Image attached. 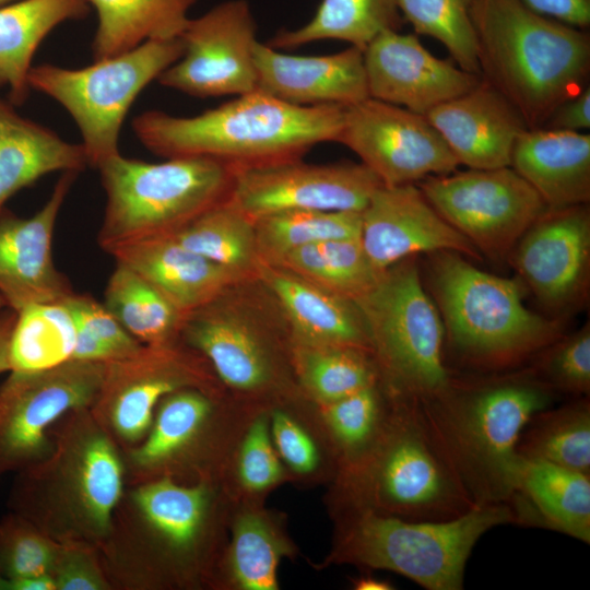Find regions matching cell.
Wrapping results in <instances>:
<instances>
[{"label":"cell","mask_w":590,"mask_h":590,"mask_svg":"<svg viewBox=\"0 0 590 590\" xmlns=\"http://www.w3.org/2000/svg\"><path fill=\"white\" fill-rule=\"evenodd\" d=\"M508 504L516 524L548 529L590 543V474L521 458Z\"/></svg>","instance_id":"83f0119b"},{"label":"cell","mask_w":590,"mask_h":590,"mask_svg":"<svg viewBox=\"0 0 590 590\" xmlns=\"http://www.w3.org/2000/svg\"><path fill=\"white\" fill-rule=\"evenodd\" d=\"M96 169L106 196L97 243L107 253L125 244L173 235L228 199L234 173L210 157L149 163L121 153Z\"/></svg>","instance_id":"52a82bcc"},{"label":"cell","mask_w":590,"mask_h":590,"mask_svg":"<svg viewBox=\"0 0 590 590\" xmlns=\"http://www.w3.org/2000/svg\"><path fill=\"white\" fill-rule=\"evenodd\" d=\"M471 19L482 80L529 128H540L589 84L590 34L534 12L520 0H473Z\"/></svg>","instance_id":"5b68a950"},{"label":"cell","mask_w":590,"mask_h":590,"mask_svg":"<svg viewBox=\"0 0 590 590\" xmlns=\"http://www.w3.org/2000/svg\"><path fill=\"white\" fill-rule=\"evenodd\" d=\"M88 0H15L0 7V90L16 106L28 97L34 55L48 34L87 16Z\"/></svg>","instance_id":"4dcf8cb0"},{"label":"cell","mask_w":590,"mask_h":590,"mask_svg":"<svg viewBox=\"0 0 590 590\" xmlns=\"http://www.w3.org/2000/svg\"><path fill=\"white\" fill-rule=\"evenodd\" d=\"M180 37L145 42L83 68L33 66L30 88L59 103L81 133L88 166L97 168L120 153L123 120L139 94L180 59Z\"/></svg>","instance_id":"8fae6325"},{"label":"cell","mask_w":590,"mask_h":590,"mask_svg":"<svg viewBox=\"0 0 590 590\" xmlns=\"http://www.w3.org/2000/svg\"><path fill=\"white\" fill-rule=\"evenodd\" d=\"M76 327L72 361L108 363L138 351L135 340L107 309L87 294L74 291L62 299Z\"/></svg>","instance_id":"ee69618b"},{"label":"cell","mask_w":590,"mask_h":590,"mask_svg":"<svg viewBox=\"0 0 590 590\" xmlns=\"http://www.w3.org/2000/svg\"><path fill=\"white\" fill-rule=\"evenodd\" d=\"M219 411L210 389L187 387L164 397L143 440L121 450L127 486L163 477L216 482L224 446Z\"/></svg>","instance_id":"5bb4252c"},{"label":"cell","mask_w":590,"mask_h":590,"mask_svg":"<svg viewBox=\"0 0 590 590\" xmlns=\"http://www.w3.org/2000/svg\"><path fill=\"white\" fill-rule=\"evenodd\" d=\"M187 387L210 389L201 354L177 342L142 345L134 353L105 364L103 381L90 410L120 449L126 450L146 436L160 401Z\"/></svg>","instance_id":"9a60e30c"},{"label":"cell","mask_w":590,"mask_h":590,"mask_svg":"<svg viewBox=\"0 0 590 590\" xmlns=\"http://www.w3.org/2000/svg\"><path fill=\"white\" fill-rule=\"evenodd\" d=\"M0 590H7V581L0 574Z\"/></svg>","instance_id":"9f6ffc18"},{"label":"cell","mask_w":590,"mask_h":590,"mask_svg":"<svg viewBox=\"0 0 590 590\" xmlns=\"http://www.w3.org/2000/svg\"><path fill=\"white\" fill-rule=\"evenodd\" d=\"M267 263L282 267L351 300L367 292L382 273L369 261L361 238L307 245Z\"/></svg>","instance_id":"8d00e7d4"},{"label":"cell","mask_w":590,"mask_h":590,"mask_svg":"<svg viewBox=\"0 0 590 590\" xmlns=\"http://www.w3.org/2000/svg\"><path fill=\"white\" fill-rule=\"evenodd\" d=\"M49 434V453L15 472L8 508L56 542L98 547L127 487L122 451L90 408L66 413Z\"/></svg>","instance_id":"7a4b0ae2"},{"label":"cell","mask_w":590,"mask_h":590,"mask_svg":"<svg viewBox=\"0 0 590 590\" xmlns=\"http://www.w3.org/2000/svg\"><path fill=\"white\" fill-rule=\"evenodd\" d=\"M13 1H15V0H0V7L4 5L7 3L13 2Z\"/></svg>","instance_id":"680465c9"},{"label":"cell","mask_w":590,"mask_h":590,"mask_svg":"<svg viewBox=\"0 0 590 590\" xmlns=\"http://www.w3.org/2000/svg\"><path fill=\"white\" fill-rule=\"evenodd\" d=\"M58 542L10 511L0 519V574L5 581L49 574Z\"/></svg>","instance_id":"f6af8a7d"},{"label":"cell","mask_w":590,"mask_h":590,"mask_svg":"<svg viewBox=\"0 0 590 590\" xmlns=\"http://www.w3.org/2000/svg\"><path fill=\"white\" fill-rule=\"evenodd\" d=\"M547 208L590 201V134L528 128L517 139L510 165Z\"/></svg>","instance_id":"484cf974"},{"label":"cell","mask_w":590,"mask_h":590,"mask_svg":"<svg viewBox=\"0 0 590 590\" xmlns=\"http://www.w3.org/2000/svg\"><path fill=\"white\" fill-rule=\"evenodd\" d=\"M381 180L359 163L300 158L235 168L228 202L251 221L290 211L363 212Z\"/></svg>","instance_id":"2e32d148"},{"label":"cell","mask_w":590,"mask_h":590,"mask_svg":"<svg viewBox=\"0 0 590 590\" xmlns=\"http://www.w3.org/2000/svg\"><path fill=\"white\" fill-rule=\"evenodd\" d=\"M508 259L544 306L562 310L576 305L589 285V204L547 208Z\"/></svg>","instance_id":"d6986e66"},{"label":"cell","mask_w":590,"mask_h":590,"mask_svg":"<svg viewBox=\"0 0 590 590\" xmlns=\"http://www.w3.org/2000/svg\"><path fill=\"white\" fill-rule=\"evenodd\" d=\"M555 391L531 369L461 384L450 378L418 401L439 447L475 505L507 503L516 488L519 436Z\"/></svg>","instance_id":"277c9868"},{"label":"cell","mask_w":590,"mask_h":590,"mask_svg":"<svg viewBox=\"0 0 590 590\" xmlns=\"http://www.w3.org/2000/svg\"><path fill=\"white\" fill-rule=\"evenodd\" d=\"M344 106H297L259 90L196 116L146 110L132 131L155 155L202 156L235 168L300 158L322 142H337Z\"/></svg>","instance_id":"3957f363"},{"label":"cell","mask_w":590,"mask_h":590,"mask_svg":"<svg viewBox=\"0 0 590 590\" xmlns=\"http://www.w3.org/2000/svg\"><path fill=\"white\" fill-rule=\"evenodd\" d=\"M364 350L296 343L295 365L304 388L328 404L377 384V366Z\"/></svg>","instance_id":"60d3db41"},{"label":"cell","mask_w":590,"mask_h":590,"mask_svg":"<svg viewBox=\"0 0 590 590\" xmlns=\"http://www.w3.org/2000/svg\"><path fill=\"white\" fill-rule=\"evenodd\" d=\"M256 21L246 0L221 2L189 19L179 36L184 54L157 82L200 98L256 91Z\"/></svg>","instance_id":"ac0fdd59"},{"label":"cell","mask_w":590,"mask_h":590,"mask_svg":"<svg viewBox=\"0 0 590 590\" xmlns=\"http://www.w3.org/2000/svg\"><path fill=\"white\" fill-rule=\"evenodd\" d=\"M197 0H88L97 14L93 60L109 58L154 39L179 37Z\"/></svg>","instance_id":"1f68e13d"},{"label":"cell","mask_w":590,"mask_h":590,"mask_svg":"<svg viewBox=\"0 0 590 590\" xmlns=\"http://www.w3.org/2000/svg\"><path fill=\"white\" fill-rule=\"evenodd\" d=\"M5 307H7V304H5L4 299H3V297L0 295V310L5 308Z\"/></svg>","instance_id":"6f0895ef"},{"label":"cell","mask_w":590,"mask_h":590,"mask_svg":"<svg viewBox=\"0 0 590 590\" xmlns=\"http://www.w3.org/2000/svg\"><path fill=\"white\" fill-rule=\"evenodd\" d=\"M214 482L168 477L127 486L97 547L113 590L198 588L213 578L219 535Z\"/></svg>","instance_id":"6da1fadb"},{"label":"cell","mask_w":590,"mask_h":590,"mask_svg":"<svg viewBox=\"0 0 590 590\" xmlns=\"http://www.w3.org/2000/svg\"><path fill=\"white\" fill-rule=\"evenodd\" d=\"M105 364L69 361L39 371H10L0 385V479L49 453L50 428L66 413L93 404Z\"/></svg>","instance_id":"4fadbf2b"},{"label":"cell","mask_w":590,"mask_h":590,"mask_svg":"<svg viewBox=\"0 0 590 590\" xmlns=\"http://www.w3.org/2000/svg\"><path fill=\"white\" fill-rule=\"evenodd\" d=\"M186 248L241 274L259 257L255 223L228 200L172 235Z\"/></svg>","instance_id":"f35d334b"},{"label":"cell","mask_w":590,"mask_h":590,"mask_svg":"<svg viewBox=\"0 0 590 590\" xmlns=\"http://www.w3.org/2000/svg\"><path fill=\"white\" fill-rule=\"evenodd\" d=\"M260 269L290 320L296 343L371 352L365 323L353 300L282 267L266 262Z\"/></svg>","instance_id":"4316f807"},{"label":"cell","mask_w":590,"mask_h":590,"mask_svg":"<svg viewBox=\"0 0 590 590\" xmlns=\"http://www.w3.org/2000/svg\"><path fill=\"white\" fill-rule=\"evenodd\" d=\"M7 590H56V586L49 574H42L8 581Z\"/></svg>","instance_id":"db71d44e"},{"label":"cell","mask_w":590,"mask_h":590,"mask_svg":"<svg viewBox=\"0 0 590 590\" xmlns=\"http://www.w3.org/2000/svg\"><path fill=\"white\" fill-rule=\"evenodd\" d=\"M356 590H392L393 585L387 580L378 579L370 575L359 576L353 580Z\"/></svg>","instance_id":"11a10c76"},{"label":"cell","mask_w":590,"mask_h":590,"mask_svg":"<svg viewBox=\"0 0 590 590\" xmlns=\"http://www.w3.org/2000/svg\"><path fill=\"white\" fill-rule=\"evenodd\" d=\"M541 355L534 374L554 391L577 398L589 397L590 392V327L555 340Z\"/></svg>","instance_id":"bcb514c9"},{"label":"cell","mask_w":590,"mask_h":590,"mask_svg":"<svg viewBox=\"0 0 590 590\" xmlns=\"http://www.w3.org/2000/svg\"><path fill=\"white\" fill-rule=\"evenodd\" d=\"M425 117L439 132L459 165L487 169L510 165L517 139L529 127L516 107L481 79Z\"/></svg>","instance_id":"603a6c76"},{"label":"cell","mask_w":590,"mask_h":590,"mask_svg":"<svg viewBox=\"0 0 590 590\" xmlns=\"http://www.w3.org/2000/svg\"><path fill=\"white\" fill-rule=\"evenodd\" d=\"M516 524L509 504L475 505L442 521L346 510L333 559L397 573L427 590H460L473 547L491 529Z\"/></svg>","instance_id":"ba28073f"},{"label":"cell","mask_w":590,"mask_h":590,"mask_svg":"<svg viewBox=\"0 0 590 590\" xmlns=\"http://www.w3.org/2000/svg\"><path fill=\"white\" fill-rule=\"evenodd\" d=\"M108 253L148 280L186 317L219 299L240 276L186 248L172 235L125 244Z\"/></svg>","instance_id":"d4e9b609"},{"label":"cell","mask_w":590,"mask_h":590,"mask_svg":"<svg viewBox=\"0 0 590 590\" xmlns=\"http://www.w3.org/2000/svg\"><path fill=\"white\" fill-rule=\"evenodd\" d=\"M369 97L426 115L471 88L481 76L430 54L416 35L387 31L363 49Z\"/></svg>","instance_id":"7402d4cb"},{"label":"cell","mask_w":590,"mask_h":590,"mask_svg":"<svg viewBox=\"0 0 590 590\" xmlns=\"http://www.w3.org/2000/svg\"><path fill=\"white\" fill-rule=\"evenodd\" d=\"M236 472L243 489L258 494L283 477L281 459L274 448L269 418L260 415L249 425L237 453Z\"/></svg>","instance_id":"7dc6e473"},{"label":"cell","mask_w":590,"mask_h":590,"mask_svg":"<svg viewBox=\"0 0 590 590\" xmlns=\"http://www.w3.org/2000/svg\"><path fill=\"white\" fill-rule=\"evenodd\" d=\"M337 142L352 150L385 186L417 184L459 166L424 115L371 97L344 108Z\"/></svg>","instance_id":"e0dca14e"},{"label":"cell","mask_w":590,"mask_h":590,"mask_svg":"<svg viewBox=\"0 0 590 590\" xmlns=\"http://www.w3.org/2000/svg\"><path fill=\"white\" fill-rule=\"evenodd\" d=\"M536 13L562 23L588 30L590 25V0H520Z\"/></svg>","instance_id":"816d5d0a"},{"label":"cell","mask_w":590,"mask_h":590,"mask_svg":"<svg viewBox=\"0 0 590 590\" xmlns=\"http://www.w3.org/2000/svg\"><path fill=\"white\" fill-rule=\"evenodd\" d=\"M15 319V310L9 307L0 310V374L10 371L9 344Z\"/></svg>","instance_id":"f5cc1de1"},{"label":"cell","mask_w":590,"mask_h":590,"mask_svg":"<svg viewBox=\"0 0 590 590\" xmlns=\"http://www.w3.org/2000/svg\"><path fill=\"white\" fill-rule=\"evenodd\" d=\"M179 339L201 354L231 388L260 391L273 380L271 357L258 335L214 302L185 318Z\"/></svg>","instance_id":"f1b7e54d"},{"label":"cell","mask_w":590,"mask_h":590,"mask_svg":"<svg viewBox=\"0 0 590 590\" xmlns=\"http://www.w3.org/2000/svg\"><path fill=\"white\" fill-rule=\"evenodd\" d=\"M49 575L56 590H113L97 547L82 542H58Z\"/></svg>","instance_id":"c3c4849f"},{"label":"cell","mask_w":590,"mask_h":590,"mask_svg":"<svg viewBox=\"0 0 590 590\" xmlns=\"http://www.w3.org/2000/svg\"><path fill=\"white\" fill-rule=\"evenodd\" d=\"M253 223L259 257L270 262L307 245L361 238L362 212L290 211L264 216Z\"/></svg>","instance_id":"ab89813d"},{"label":"cell","mask_w":590,"mask_h":590,"mask_svg":"<svg viewBox=\"0 0 590 590\" xmlns=\"http://www.w3.org/2000/svg\"><path fill=\"white\" fill-rule=\"evenodd\" d=\"M257 90L297 106H350L369 97L363 50L320 56L279 51L259 40L253 48Z\"/></svg>","instance_id":"cb8c5ba5"},{"label":"cell","mask_w":590,"mask_h":590,"mask_svg":"<svg viewBox=\"0 0 590 590\" xmlns=\"http://www.w3.org/2000/svg\"><path fill=\"white\" fill-rule=\"evenodd\" d=\"M353 302L390 394L423 401L448 385L444 322L414 261L389 267Z\"/></svg>","instance_id":"30bf717a"},{"label":"cell","mask_w":590,"mask_h":590,"mask_svg":"<svg viewBox=\"0 0 590 590\" xmlns=\"http://www.w3.org/2000/svg\"><path fill=\"white\" fill-rule=\"evenodd\" d=\"M517 453L590 474L589 397L532 415L519 436Z\"/></svg>","instance_id":"e575fe53"},{"label":"cell","mask_w":590,"mask_h":590,"mask_svg":"<svg viewBox=\"0 0 590 590\" xmlns=\"http://www.w3.org/2000/svg\"><path fill=\"white\" fill-rule=\"evenodd\" d=\"M104 305L143 345L177 342L186 318L148 280L118 262L106 284Z\"/></svg>","instance_id":"836d02e7"},{"label":"cell","mask_w":590,"mask_h":590,"mask_svg":"<svg viewBox=\"0 0 590 590\" xmlns=\"http://www.w3.org/2000/svg\"><path fill=\"white\" fill-rule=\"evenodd\" d=\"M430 255L438 310L464 359L509 366L558 339V323L526 307L518 281L485 272L457 252Z\"/></svg>","instance_id":"9c48e42d"},{"label":"cell","mask_w":590,"mask_h":590,"mask_svg":"<svg viewBox=\"0 0 590 590\" xmlns=\"http://www.w3.org/2000/svg\"><path fill=\"white\" fill-rule=\"evenodd\" d=\"M13 106L0 94V213L11 197L39 178L88 166L81 143L63 140Z\"/></svg>","instance_id":"f546056e"},{"label":"cell","mask_w":590,"mask_h":590,"mask_svg":"<svg viewBox=\"0 0 590 590\" xmlns=\"http://www.w3.org/2000/svg\"><path fill=\"white\" fill-rule=\"evenodd\" d=\"M472 1L397 0L402 17L412 25L415 34L440 42L457 66L480 75Z\"/></svg>","instance_id":"7bdbcfd3"},{"label":"cell","mask_w":590,"mask_h":590,"mask_svg":"<svg viewBox=\"0 0 590 590\" xmlns=\"http://www.w3.org/2000/svg\"><path fill=\"white\" fill-rule=\"evenodd\" d=\"M291 546L275 521L263 511L237 515L225 557L231 583L243 590L279 589L278 568Z\"/></svg>","instance_id":"74e56055"},{"label":"cell","mask_w":590,"mask_h":590,"mask_svg":"<svg viewBox=\"0 0 590 590\" xmlns=\"http://www.w3.org/2000/svg\"><path fill=\"white\" fill-rule=\"evenodd\" d=\"M270 433L280 459L295 473L309 475L320 464V452L312 435L288 412L274 410Z\"/></svg>","instance_id":"681fc988"},{"label":"cell","mask_w":590,"mask_h":590,"mask_svg":"<svg viewBox=\"0 0 590 590\" xmlns=\"http://www.w3.org/2000/svg\"><path fill=\"white\" fill-rule=\"evenodd\" d=\"M377 384L323 404V418L340 455L342 468L357 462L379 437L389 414V403Z\"/></svg>","instance_id":"b9f144b4"},{"label":"cell","mask_w":590,"mask_h":590,"mask_svg":"<svg viewBox=\"0 0 590 590\" xmlns=\"http://www.w3.org/2000/svg\"><path fill=\"white\" fill-rule=\"evenodd\" d=\"M417 187L432 206L481 253L508 258L547 205L510 166L432 175Z\"/></svg>","instance_id":"7c38bea8"},{"label":"cell","mask_w":590,"mask_h":590,"mask_svg":"<svg viewBox=\"0 0 590 590\" xmlns=\"http://www.w3.org/2000/svg\"><path fill=\"white\" fill-rule=\"evenodd\" d=\"M79 173L63 172L45 204L22 217L0 213V295L19 311L39 303L62 300L73 292L55 266L52 236L60 209Z\"/></svg>","instance_id":"44dd1931"},{"label":"cell","mask_w":590,"mask_h":590,"mask_svg":"<svg viewBox=\"0 0 590 590\" xmlns=\"http://www.w3.org/2000/svg\"><path fill=\"white\" fill-rule=\"evenodd\" d=\"M346 510L442 521L475 506L432 434L417 400L391 396L385 426L357 462L342 468Z\"/></svg>","instance_id":"8992f818"},{"label":"cell","mask_w":590,"mask_h":590,"mask_svg":"<svg viewBox=\"0 0 590 590\" xmlns=\"http://www.w3.org/2000/svg\"><path fill=\"white\" fill-rule=\"evenodd\" d=\"M541 128L585 132L590 129V85L558 104Z\"/></svg>","instance_id":"f907efd6"},{"label":"cell","mask_w":590,"mask_h":590,"mask_svg":"<svg viewBox=\"0 0 590 590\" xmlns=\"http://www.w3.org/2000/svg\"><path fill=\"white\" fill-rule=\"evenodd\" d=\"M75 341L76 327L62 300L28 305L16 311L10 371H39L72 361Z\"/></svg>","instance_id":"d590c367"},{"label":"cell","mask_w":590,"mask_h":590,"mask_svg":"<svg viewBox=\"0 0 590 590\" xmlns=\"http://www.w3.org/2000/svg\"><path fill=\"white\" fill-rule=\"evenodd\" d=\"M402 20L397 0H321L306 24L278 31L266 44L278 49L330 39L363 50L381 33L399 31Z\"/></svg>","instance_id":"d6a6232c"},{"label":"cell","mask_w":590,"mask_h":590,"mask_svg":"<svg viewBox=\"0 0 590 590\" xmlns=\"http://www.w3.org/2000/svg\"><path fill=\"white\" fill-rule=\"evenodd\" d=\"M361 243L382 272L416 253L452 251L482 259L476 247L427 201L416 184L380 186L362 212Z\"/></svg>","instance_id":"ffe728a7"}]
</instances>
